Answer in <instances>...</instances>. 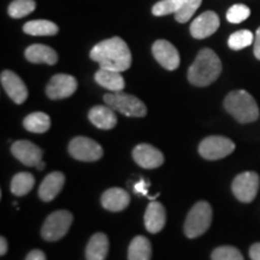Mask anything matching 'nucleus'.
Returning <instances> with one entry per match:
<instances>
[{
	"mask_svg": "<svg viewBox=\"0 0 260 260\" xmlns=\"http://www.w3.org/2000/svg\"><path fill=\"white\" fill-rule=\"evenodd\" d=\"M90 58L100 65L102 69L123 73L132 65V53L123 39L115 37L107 39L92 48Z\"/></svg>",
	"mask_w": 260,
	"mask_h": 260,
	"instance_id": "nucleus-1",
	"label": "nucleus"
},
{
	"mask_svg": "<svg viewBox=\"0 0 260 260\" xmlns=\"http://www.w3.org/2000/svg\"><path fill=\"white\" fill-rule=\"evenodd\" d=\"M222 73V61L211 48H203L188 70V80L193 86L206 87Z\"/></svg>",
	"mask_w": 260,
	"mask_h": 260,
	"instance_id": "nucleus-2",
	"label": "nucleus"
},
{
	"mask_svg": "<svg viewBox=\"0 0 260 260\" xmlns=\"http://www.w3.org/2000/svg\"><path fill=\"white\" fill-rule=\"evenodd\" d=\"M224 107L237 122L251 123L259 118V107L251 94L243 89L233 90L224 99Z\"/></svg>",
	"mask_w": 260,
	"mask_h": 260,
	"instance_id": "nucleus-3",
	"label": "nucleus"
},
{
	"mask_svg": "<svg viewBox=\"0 0 260 260\" xmlns=\"http://www.w3.org/2000/svg\"><path fill=\"white\" fill-rule=\"evenodd\" d=\"M212 222V207L206 201H199L191 207L184 223V234L189 239L199 237L209 230Z\"/></svg>",
	"mask_w": 260,
	"mask_h": 260,
	"instance_id": "nucleus-4",
	"label": "nucleus"
},
{
	"mask_svg": "<svg viewBox=\"0 0 260 260\" xmlns=\"http://www.w3.org/2000/svg\"><path fill=\"white\" fill-rule=\"evenodd\" d=\"M104 102L115 111L126 117H144L147 113L146 105L139 98L123 92H111L104 95Z\"/></svg>",
	"mask_w": 260,
	"mask_h": 260,
	"instance_id": "nucleus-5",
	"label": "nucleus"
},
{
	"mask_svg": "<svg viewBox=\"0 0 260 260\" xmlns=\"http://www.w3.org/2000/svg\"><path fill=\"white\" fill-rule=\"evenodd\" d=\"M73 214L67 210H59L51 213L42 225V239L48 242L60 240L69 232L71 224H73Z\"/></svg>",
	"mask_w": 260,
	"mask_h": 260,
	"instance_id": "nucleus-6",
	"label": "nucleus"
},
{
	"mask_svg": "<svg viewBox=\"0 0 260 260\" xmlns=\"http://www.w3.org/2000/svg\"><path fill=\"white\" fill-rule=\"evenodd\" d=\"M235 149V144L224 136H209L199 145V153L207 160H218L232 154Z\"/></svg>",
	"mask_w": 260,
	"mask_h": 260,
	"instance_id": "nucleus-7",
	"label": "nucleus"
},
{
	"mask_svg": "<svg viewBox=\"0 0 260 260\" xmlns=\"http://www.w3.org/2000/svg\"><path fill=\"white\" fill-rule=\"evenodd\" d=\"M69 153L80 161H96L103 157L102 146L86 136H77L69 144Z\"/></svg>",
	"mask_w": 260,
	"mask_h": 260,
	"instance_id": "nucleus-8",
	"label": "nucleus"
},
{
	"mask_svg": "<svg viewBox=\"0 0 260 260\" xmlns=\"http://www.w3.org/2000/svg\"><path fill=\"white\" fill-rule=\"evenodd\" d=\"M232 189L237 200L251 203L254 200L259 189V176L253 171H246L237 175L233 181Z\"/></svg>",
	"mask_w": 260,
	"mask_h": 260,
	"instance_id": "nucleus-9",
	"label": "nucleus"
},
{
	"mask_svg": "<svg viewBox=\"0 0 260 260\" xmlns=\"http://www.w3.org/2000/svg\"><path fill=\"white\" fill-rule=\"evenodd\" d=\"M77 81L74 76L67 74H57L50 80L46 87L47 96L52 100L69 98L76 92Z\"/></svg>",
	"mask_w": 260,
	"mask_h": 260,
	"instance_id": "nucleus-10",
	"label": "nucleus"
},
{
	"mask_svg": "<svg viewBox=\"0 0 260 260\" xmlns=\"http://www.w3.org/2000/svg\"><path fill=\"white\" fill-rule=\"evenodd\" d=\"M155 60L167 70H176L180 65V53L176 47L167 40H157L152 46Z\"/></svg>",
	"mask_w": 260,
	"mask_h": 260,
	"instance_id": "nucleus-11",
	"label": "nucleus"
},
{
	"mask_svg": "<svg viewBox=\"0 0 260 260\" xmlns=\"http://www.w3.org/2000/svg\"><path fill=\"white\" fill-rule=\"evenodd\" d=\"M220 24L219 17L216 12L206 11L191 22L190 34L194 39H206L218 30Z\"/></svg>",
	"mask_w": 260,
	"mask_h": 260,
	"instance_id": "nucleus-12",
	"label": "nucleus"
},
{
	"mask_svg": "<svg viewBox=\"0 0 260 260\" xmlns=\"http://www.w3.org/2000/svg\"><path fill=\"white\" fill-rule=\"evenodd\" d=\"M11 152L16 159H18L25 167H37L42 160V149L27 140L16 141L11 147Z\"/></svg>",
	"mask_w": 260,
	"mask_h": 260,
	"instance_id": "nucleus-13",
	"label": "nucleus"
},
{
	"mask_svg": "<svg viewBox=\"0 0 260 260\" xmlns=\"http://www.w3.org/2000/svg\"><path fill=\"white\" fill-rule=\"evenodd\" d=\"M3 88L16 104H23L28 98V89L18 75L10 70H4L0 76Z\"/></svg>",
	"mask_w": 260,
	"mask_h": 260,
	"instance_id": "nucleus-14",
	"label": "nucleus"
},
{
	"mask_svg": "<svg viewBox=\"0 0 260 260\" xmlns=\"http://www.w3.org/2000/svg\"><path fill=\"white\" fill-rule=\"evenodd\" d=\"M135 162L144 169H157L164 162V155L159 149L148 144L138 145L133 149Z\"/></svg>",
	"mask_w": 260,
	"mask_h": 260,
	"instance_id": "nucleus-15",
	"label": "nucleus"
},
{
	"mask_svg": "<svg viewBox=\"0 0 260 260\" xmlns=\"http://www.w3.org/2000/svg\"><path fill=\"white\" fill-rule=\"evenodd\" d=\"M65 183V176L59 171H54L48 174L44 181L41 182V186L39 188V197L42 201L48 203L52 201L63 189Z\"/></svg>",
	"mask_w": 260,
	"mask_h": 260,
	"instance_id": "nucleus-16",
	"label": "nucleus"
},
{
	"mask_svg": "<svg viewBox=\"0 0 260 260\" xmlns=\"http://www.w3.org/2000/svg\"><path fill=\"white\" fill-rule=\"evenodd\" d=\"M130 195L122 188H110L102 195V205L104 209L111 212H119L128 207Z\"/></svg>",
	"mask_w": 260,
	"mask_h": 260,
	"instance_id": "nucleus-17",
	"label": "nucleus"
},
{
	"mask_svg": "<svg viewBox=\"0 0 260 260\" xmlns=\"http://www.w3.org/2000/svg\"><path fill=\"white\" fill-rule=\"evenodd\" d=\"M167 222V211L160 203L152 201L145 212V226L151 234H157Z\"/></svg>",
	"mask_w": 260,
	"mask_h": 260,
	"instance_id": "nucleus-18",
	"label": "nucleus"
},
{
	"mask_svg": "<svg viewBox=\"0 0 260 260\" xmlns=\"http://www.w3.org/2000/svg\"><path fill=\"white\" fill-rule=\"evenodd\" d=\"M88 118L93 125L103 130H110L115 128L117 124L115 110L110 106H94L93 109H90Z\"/></svg>",
	"mask_w": 260,
	"mask_h": 260,
	"instance_id": "nucleus-19",
	"label": "nucleus"
},
{
	"mask_svg": "<svg viewBox=\"0 0 260 260\" xmlns=\"http://www.w3.org/2000/svg\"><path fill=\"white\" fill-rule=\"evenodd\" d=\"M27 60L34 64H48L54 65L58 61V54L53 48L46 46V45L35 44L29 46L24 52Z\"/></svg>",
	"mask_w": 260,
	"mask_h": 260,
	"instance_id": "nucleus-20",
	"label": "nucleus"
},
{
	"mask_svg": "<svg viewBox=\"0 0 260 260\" xmlns=\"http://www.w3.org/2000/svg\"><path fill=\"white\" fill-rule=\"evenodd\" d=\"M96 83L104 87V88L111 90V92H122L125 87L124 79L119 71L102 69L98 70L94 75Z\"/></svg>",
	"mask_w": 260,
	"mask_h": 260,
	"instance_id": "nucleus-21",
	"label": "nucleus"
},
{
	"mask_svg": "<svg viewBox=\"0 0 260 260\" xmlns=\"http://www.w3.org/2000/svg\"><path fill=\"white\" fill-rule=\"evenodd\" d=\"M109 253V239L104 233H96L90 237L86 247L87 260H105Z\"/></svg>",
	"mask_w": 260,
	"mask_h": 260,
	"instance_id": "nucleus-22",
	"label": "nucleus"
},
{
	"mask_svg": "<svg viewBox=\"0 0 260 260\" xmlns=\"http://www.w3.org/2000/svg\"><path fill=\"white\" fill-rule=\"evenodd\" d=\"M152 246L147 237L136 236L130 242L128 249V260H151Z\"/></svg>",
	"mask_w": 260,
	"mask_h": 260,
	"instance_id": "nucleus-23",
	"label": "nucleus"
},
{
	"mask_svg": "<svg viewBox=\"0 0 260 260\" xmlns=\"http://www.w3.org/2000/svg\"><path fill=\"white\" fill-rule=\"evenodd\" d=\"M58 30H59L58 25L47 19L30 21L23 25L25 34L32 35V37H52V35H56Z\"/></svg>",
	"mask_w": 260,
	"mask_h": 260,
	"instance_id": "nucleus-24",
	"label": "nucleus"
},
{
	"mask_svg": "<svg viewBox=\"0 0 260 260\" xmlns=\"http://www.w3.org/2000/svg\"><path fill=\"white\" fill-rule=\"evenodd\" d=\"M23 126L30 133L44 134L50 129L51 119L45 112H32L24 118Z\"/></svg>",
	"mask_w": 260,
	"mask_h": 260,
	"instance_id": "nucleus-25",
	"label": "nucleus"
},
{
	"mask_svg": "<svg viewBox=\"0 0 260 260\" xmlns=\"http://www.w3.org/2000/svg\"><path fill=\"white\" fill-rule=\"evenodd\" d=\"M35 184V178L29 172H19L12 177L11 191L17 197H23L32 189Z\"/></svg>",
	"mask_w": 260,
	"mask_h": 260,
	"instance_id": "nucleus-26",
	"label": "nucleus"
},
{
	"mask_svg": "<svg viewBox=\"0 0 260 260\" xmlns=\"http://www.w3.org/2000/svg\"><path fill=\"white\" fill-rule=\"evenodd\" d=\"M253 42H254V34L251 30L243 29V30H239L230 35L228 45L232 50L240 51L242 48L248 47Z\"/></svg>",
	"mask_w": 260,
	"mask_h": 260,
	"instance_id": "nucleus-27",
	"label": "nucleus"
},
{
	"mask_svg": "<svg viewBox=\"0 0 260 260\" xmlns=\"http://www.w3.org/2000/svg\"><path fill=\"white\" fill-rule=\"evenodd\" d=\"M37 8L34 0H14L9 5V15L12 18H22L30 15Z\"/></svg>",
	"mask_w": 260,
	"mask_h": 260,
	"instance_id": "nucleus-28",
	"label": "nucleus"
},
{
	"mask_svg": "<svg viewBox=\"0 0 260 260\" xmlns=\"http://www.w3.org/2000/svg\"><path fill=\"white\" fill-rule=\"evenodd\" d=\"M203 0H183L181 9L175 14V19L180 23H186L193 17L198 9L200 8Z\"/></svg>",
	"mask_w": 260,
	"mask_h": 260,
	"instance_id": "nucleus-29",
	"label": "nucleus"
},
{
	"mask_svg": "<svg viewBox=\"0 0 260 260\" xmlns=\"http://www.w3.org/2000/svg\"><path fill=\"white\" fill-rule=\"evenodd\" d=\"M183 0H161L152 8V14L154 16H167L176 14L181 9Z\"/></svg>",
	"mask_w": 260,
	"mask_h": 260,
	"instance_id": "nucleus-30",
	"label": "nucleus"
},
{
	"mask_svg": "<svg viewBox=\"0 0 260 260\" xmlns=\"http://www.w3.org/2000/svg\"><path fill=\"white\" fill-rule=\"evenodd\" d=\"M212 260H245L239 249L233 246L217 247L211 254Z\"/></svg>",
	"mask_w": 260,
	"mask_h": 260,
	"instance_id": "nucleus-31",
	"label": "nucleus"
},
{
	"mask_svg": "<svg viewBox=\"0 0 260 260\" xmlns=\"http://www.w3.org/2000/svg\"><path fill=\"white\" fill-rule=\"evenodd\" d=\"M249 15H251V10H249L248 6L243 4H236L233 5L226 11V19L230 23L237 24L248 18Z\"/></svg>",
	"mask_w": 260,
	"mask_h": 260,
	"instance_id": "nucleus-32",
	"label": "nucleus"
},
{
	"mask_svg": "<svg viewBox=\"0 0 260 260\" xmlns=\"http://www.w3.org/2000/svg\"><path fill=\"white\" fill-rule=\"evenodd\" d=\"M25 260H46V255L42 251H39V249H34V251L29 252Z\"/></svg>",
	"mask_w": 260,
	"mask_h": 260,
	"instance_id": "nucleus-33",
	"label": "nucleus"
},
{
	"mask_svg": "<svg viewBox=\"0 0 260 260\" xmlns=\"http://www.w3.org/2000/svg\"><path fill=\"white\" fill-rule=\"evenodd\" d=\"M147 186L148 183L145 180H140V182L134 186V191L135 193L142 194V195H147Z\"/></svg>",
	"mask_w": 260,
	"mask_h": 260,
	"instance_id": "nucleus-34",
	"label": "nucleus"
},
{
	"mask_svg": "<svg viewBox=\"0 0 260 260\" xmlns=\"http://www.w3.org/2000/svg\"><path fill=\"white\" fill-rule=\"evenodd\" d=\"M254 56L256 59L260 60V27L256 29L254 35Z\"/></svg>",
	"mask_w": 260,
	"mask_h": 260,
	"instance_id": "nucleus-35",
	"label": "nucleus"
},
{
	"mask_svg": "<svg viewBox=\"0 0 260 260\" xmlns=\"http://www.w3.org/2000/svg\"><path fill=\"white\" fill-rule=\"evenodd\" d=\"M249 256H251L252 260H260V242L254 243L249 248Z\"/></svg>",
	"mask_w": 260,
	"mask_h": 260,
	"instance_id": "nucleus-36",
	"label": "nucleus"
},
{
	"mask_svg": "<svg viewBox=\"0 0 260 260\" xmlns=\"http://www.w3.org/2000/svg\"><path fill=\"white\" fill-rule=\"evenodd\" d=\"M8 252V241L4 236L0 237V255H5V253Z\"/></svg>",
	"mask_w": 260,
	"mask_h": 260,
	"instance_id": "nucleus-37",
	"label": "nucleus"
},
{
	"mask_svg": "<svg viewBox=\"0 0 260 260\" xmlns=\"http://www.w3.org/2000/svg\"><path fill=\"white\" fill-rule=\"evenodd\" d=\"M35 168H37L38 170H44V169H45V162L41 160L40 162H38V165Z\"/></svg>",
	"mask_w": 260,
	"mask_h": 260,
	"instance_id": "nucleus-38",
	"label": "nucleus"
}]
</instances>
